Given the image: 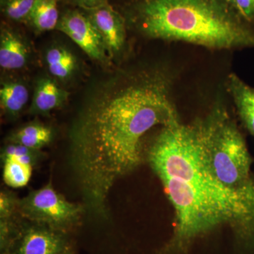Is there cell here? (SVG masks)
Listing matches in <instances>:
<instances>
[{"label": "cell", "mask_w": 254, "mask_h": 254, "mask_svg": "<svg viewBox=\"0 0 254 254\" xmlns=\"http://www.w3.org/2000/svg\"><path fill=\"white\" fill-rule=\"evenodd\" d=\"M29 50L14 30L1 28L0 34V66L7 71L21 69L27 64Z\"/></svg>", "instance_id": "8"}, {"label": "cell", "mask_w": 254, "mask_h": 254, "mask_svg": "<svg viewBox=\"0 0 254 254\" xmlns=\"http://www.w3.org/2000/svg\"><path fill=\"white\" fill-rule=\"evenodd\" d=\"M57 29L63 32L91 59L105 63L108 53L99 32L87 14L68 11L60 18Z\"/></svg>", "instance_id": "5"}, {"label": "cell", "mask_w": 254, "mask_h": 254, "mask_svg": "<svg viewBox=\"0 0 254 254\" xmlns=\"http://www.w3.org/2000/svg\"><path fill=\"white\" fill-rule=\"evenodd\" d=\"M42 158L41 150L32 149L23 145L9 143L3 149L1 153L2 160L12 159L20 163L30 165H36L40 158Z\"/></svg>", "instance_id": "16"}, {"label": "cell", "mask_w": 254, "mask_h": 254, "mask_svg": "<svg viewBox=\"0 0 254 254\" xmlns=\"http://www.w3.org/2000/svg\"><path fill=\"white\" fill-rule=\"evenodd\" d=\"M17 208L23 218L33 223L63 233L76 225L86 210L83 205L68 201L51 182L18 200Z\"/></svg>", "instance_id": "4"}, {"label": "cell", "mask_w": 254, "mask_h": 254, "mask_svg": "<svg viewBox=\"0 0 254 254\" xmlns=\"http://www.w3.org/2000/svg\"><path fill=\"white\" fill-rule=\"evenodd\" d=\"M129 14L135 28L152 39L213 49L254 48V23L226 0H137Z\"/></svg>", "instance_id": "2"}, {"label": "cell", "mask_w": 254, "mask_h": 254, "mask_svg": "<svg viewBox=\"0 0 254 254\" xmlns=\"http://www.w3.org/2000/svg\"><path fill=\"white\" fill-rule=\"evenodd\" d=\"M226 1H227V2L229 3V4L231 5V3H232V0H226Z\"/></svg>", "instance_id": "21"}, {"label": "cell", "mask_w": 254, "mask_h": 254, "mask_svg": "<svg viewBox=\"0 0 254 254\" xmlns=\"http://www.w3.org/2000/svg\"><path fill=\"white\" fill-rule=\"evenodd\" d=\"M86 11L101 36L108 55L120 54L126 42L125 18L108 3Z\"/></svg>", "instance_id": "7"}, {"label": "cell", "mask_w": 254, "mask_h": 254, "mask_svg": "<svg viewBox=\"0 0 254 254\" xmlns=\"http://www.w3.org/2000/svg\"><path fill=\"white\" fill-rule=\"evenodd\" d=\"M53 130L40 123H32L21 127L8 138L9 143H16L35 150L49 144L53 139Z\"/></svg>", "instance_id": "13"}, {"label": "cell", "mask_w": 254, "mask_h": 254, "mask_svg": "<svg viewBox=\"0 0 254 254\" xmlns=\"http://www.w3.org/2000/svg\"><path fill=\"white\" fill-rule=\"evenodd\" d=\"M227 84L241 120L254 136V88L233 73L229 76Z\"/></svg>", "instance_id": "10"}, {"label": "cell", "mask_w": 254, "mask_h": 254, "mask_svg": "<svg viewBox=\"0 0 254 254\" xmlns=\"http://www.w3.org/2000/svg\"><path fill=\"white\" fill-rule=\"evenodd\" d=\"M170 77L156 68L120 71L88 98L69 133V165L87 211L108 218L115 184L141 163L143 136L180 122Z\"/></svg>", "instance_id": "1"}, {"label": "cell", "mask_w": 254, "mask_h": 254, "mask_svg": "<svg viewBox=\"0 0 254 254\" xmlns=\"http://www.w3.org/2000/svg\"><path fill=\"white\" fill-rule=\"evenodd\" d=\"M231 5L246 21L254 23V0H232Z\"/></svg>", "instance_id": "18"}, {"label": "cell", "mask_w": 254, "mask_h": 254, "mask_svg": "<svg viewBox=\"0 0 254 254\" xmlns=\"http://www.w3.org/2000/svg\"><path fill=\"white\" fill-rule=\"evenodd\" d=\"M68 93L53 78L43 77L37 82L30 113L48 115L66 101Z\"/></svg>", "instance_id": "9"}, {"label": "cell", "mask_w": 254, "mask_h": 254, "mask_svg": "<svg viewBox=\"0 0 254 254\" xmlns=\"http://www.w3.org/2000/svg\"><path fill=\"white\" fill-rule=\"evenodd\" d=\"M46 63L53 78L66 81L72 77L78 67L75 55L66 47L53 46L47 50Z\"/></svg>", "instance_id": "11"}, {"label": "cell", "mask_w": 254, "mask_h": 254, "mask_svg": "<svg viewBox=\"0 0 254 254\" xmlns=\"http://www.w3.org/2000/svg\"><path fill=\"white\" fill-rule=\"evenodd\" d=\"M29 100V92L22 82H4L0 88V105L6 116L15 118L21 113Z\"/></svg>", "instance_id": "12"}, {"label": "cell", "mask_w": 254, "mask_h": 254, "mask_svg": "<svg viewBox=\"0 0 254 254\" xmlns=\"http://www.w3.org/2000/svg\"><path fill=\"white\" fill-rule=\"evenodd\" d=\"M36 0H1L5 16L14 21H27Z\"/></svg>", "instance_id": "17"}, {"label": "cell", "mask_w": 254, "mask_h": 254, "mask_svg": "<svg viewBox=\"0 0 254 254\" xmlns=\"http://www.w3.org/2000/svg\"><path fill=\"white\" fill-rule=\"evenodd\" d=\"M70 1L86 10L95 9L108 3L107 0H70Z\"/></svg>", "instance_id": "20"}, {"label": "cell", "mask_w": 254, "mask_h": 254, "mask_svg": "<svg viewBox=\"0 0 254 254\" xmlns=\"http://www.w3.org/2000/svg\"><path fill=\"white\" fill-rule=\"evenodd\" d=\"M58 0H36L27 22L37 32L51 31L60 21Z\"/></svg>", "instance_id": "14"}, {"label": "cell", "mask_w": 254, "mask_h": 254, "mask_svg": "<svg viewBox=\"0 0 254 254\" xmlns=\"http://www.w3.org/2000/svg\"><path fill=\"white\" fill-rule=\"evenodd\" d=\"M194 125L197 154L207 173L220 186L234 191L254 186L252 157L226 108L217 105Z\"/></svg>", "instance_id": "3"}, {"label": "cell", "mask_w": 254, "mask_h": 254, "mask_svg": "<svg viewBox=\"0 0 254 254\" xmlns=\"http://www.w3.org/2000/svg\"><path fill=\"white\" fill-rule=\"evenodd\" d=\"M60 254H68V252H65V253Z\"/></svg>", "instance_id": "22"}, {"label": "cell", "mask_w": 254, "mask_h": 254, "mask_svg": "<svg viewBox=\"0 0 254 254\" xmlns=\"http://www.w3.org/2000/svg\"><path fill=\"white\" fill-rule=\"evenodd\" d=\"M18 200L15 202L14 198L9 195L1 192L0 198V211H1V220H6L9 218L11 213L15 208L17 206Z\"/></svg>", "instance_id": "19"}, {"label": "cell", "mask_w": 254, "mask_h": 254, "mask_svg": "<svg viewBox=\"0 0 254 254\" xmlns=\"http://www.w3.org/2000/svg\"><path fill=\"white\" fill-rule=\"evenodd\" d=\"M11 254H60L67 252L64 233L35 224L21 232Z\"/></svg>", "instance_id": "6"}, {"label": "cell", "mask_w": 254, "mask_h": 254, "mask_svg": "<svg viewBox=\"0 0 254 254\" xmlns=\"http://www.w3.org/2000/svg\"><path fill=\"white\" fill-rule=\"evenodd\" d=\"M3 161V180L5 184L12 188L26 186L31 177L33 166L12 159H6Z\"/></svg>", "instance_id": "15"}]
</instances>
